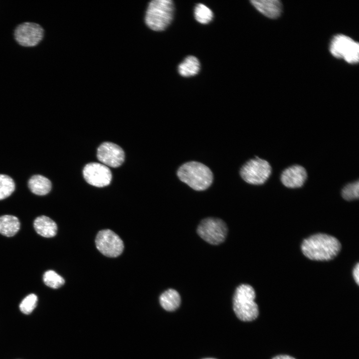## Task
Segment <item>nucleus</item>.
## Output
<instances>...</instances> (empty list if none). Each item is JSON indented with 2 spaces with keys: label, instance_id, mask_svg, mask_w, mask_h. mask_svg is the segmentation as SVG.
<instances>
[{
  "label": "nucleus",
  "instance_id": "obj_1",
  "mask_svg": "<svg viewBox=\"0 0 359 359\" xmlns=\"http://www.w3.org/2000/svg\"><path fill=\"white\" fill-rule=\"evenodd\" d=\"M341 244L335 237L324 233H317L305 239L301 250L309 259L326 261L332 260L340 252Z\"/></svg>",
  "mask_w": 359,
  "mask_h": 359
},
{
  "label": "nucleus",
  "instance_id": "obj_2",
  "mask_svg": "<svg viewBox=\"0 0 359 359\" xmlns=\"http://www.w3.org/2000/svg\"><path fill=\"white\" fill-rule=\"evenodd\" d=\"M177 174L180 180L197 191L204 190L209 187L213 178L208 167L196 161L183 164L178 169Z\"/></svg>",
  "mask_w": 359,
  "mask_h": 359
},
{
  "label": "nucleus",
  "instance_id": "obj_3",
  "mask_svg": "<svg viewBox=\"0 0 359 359\" xmlns=\"http://www.w3.org/2000/svg\"><path fill=\"white\" fill-rule=\"evenodd\" d=\"M256 294L248 284L238 286L233 298V309L237 318L244 322L252 321L259 315L258 307L254 300Z\"/></svg>",
  "mask_w": 359,
  "mask_h": 359
},
{
  "label": "nucleus",
  "instance_id": "obj_4",
  "mask_svg": "<svg viewBox=\"0 0 359 359\" xmlns=\"http://www.w3.org/2000/svg\"><path fill=\"white\" fill-rule=\"evenodd\" d=\"M174 11V3L171 0H152L146 12L145 23L153 30H164L171 23Z\"/></svg>",
  "mask_w": 359,
  "mask_h": 359
},
{
  "label": "nucleus",
  "instance_id": "obj_5",
  "mask_svg": "<svg viewBox=\"0 0 359 359\" xmlns=\"http://www.w3.org/2000/svg\"><path fill=\"white\" fill-rule=\"evenodd\" d=\"M330 51L335 57L344 59L350 64L359 62V43L347 35L339 34L334 36L331 41Z\"/></svg>",
  "mask_w": 359,
  "mask_h": 359
},
{
  "label": "nucleus",
  "instance_id": "obj_6",
  "mask_svg": "<svg viewBox=\"0 0 359 359\" xmlns=\"http://www.w3.org/2000/svg\"><path fill=\"white\" fill-rule=\"evenodd\" d=\"M271 174L270 164L258 157L247 161L240 170L242 179L247 183L254 185L263 184Z\"/></svg>",
  "mask_w": 359,
  "mask_h": 359
},
{
  "label": "nucleus",
  "instance_id": "obj_7",
  "mask_svg": "<svg viewBox=\"0 0 359 359\" xmlns=\"http://www.w3.org/2000/svg\"><path fill=\"white\" fill-rule=\"evenodd\" d=\"M228 232L226 223L221 219L208 217L199 224L197 232L204 241L212 245H218L225 239Z\"/></svg>",
  "mask_w": 359,
  "mask_h": 359
},
{
  "label": "nucleus",
  "instance_id": "obj_8",
  "mask_svg": "<svg viewBox=\"0 0 359 359\" xmlns=\"http://www.w3.org/2000/svg\"><path fill=\"white\" fill-rule=\"evenodd\" d=\"M44 31L39 24L33 22L21 23L15 28L13 36L20 45L31 47L36 46L43 39Z\"/></svg>",
  "mask_w": 359,
  "mask_h": 359
},
{
  "label": "nucleus",
  "instance_id": "obj_9",
  "mask_svg": "<svg viewBox=\"0 0 359 359\" xmlns=\"http://www.w3.org/2000/svg\"><path fill=\"white\" fill-rule=\"evenodd\" d=\"M97 249L104 255L109 257H116L122 253L124 244L122 239L114 232L110 229L100 231L95 239Z\"/></svg>",
  "mask_w": 359,
  "mask_h": 359
},
{
  "label": "nucleus",
  "instance_id": "obj_10",
  "mask_svg": "<svg viewBox=\"0 0 359 359\" xmlns=\"http://www.w3.org/2000/svg\"><path fill=\"white\" fill-rule=\"evenodd\" d=\"M83 174L89 184L96 187L107 186L110 183L112 180L110 170L101 163L88 164L84 168Z\"/></svg>",
  "mask_w": 359,
  "mask_h": 359
},
{
  "label": "nucleus",
  "instance_id": "obj_11",
  "mask_svg": "<svg viewBox=\"0 0 359 359\" xmlns=\"http://www.w3.org/2000/svg\"><path fill=\"white\" fill-rule=\"evenodd\" d=\"M97 157L101 164L112 168L121 166L125 159L123 149L111 142H104L98 148Z\"/></svg>",
  "mask_w": 359,
  "mask_h": 359
},
{
  "label": "nucleus",
  "instance_id": "obj_12",
  "mask_svg": "<svg viewBox=\"0 0 359 359\" xmlns=\"http://www.w3.org/2000/svg\"><path fill=\"white\" fill-rule=\"evenodd\" d=\"M307 178L305 169L299 165L290 166L285 169L280 177L281 182L289 188L302 186Z\"/></svg>",
  "mask_w": 359,
  "mask_h": 359
},
{
  "label": "nucleus",
  "instance_id": "obj_13",
  "mask_svg": "<svg viewBox=\"0 0 359 359\" xmlns=\"http://www.w3.org/2000/svg\"><path fill=\"white\" fill-rule=\"evenodd\" d=\"M250 2L257 10L269 18H278L282 11V3L278 0H253Z\"/></svg>",
  "mask_w": 359,
  "mask_h": 359
},
{
  "label": "nucleus",
  "instance_id": "obj_14",
  "mask_svg": "<svg viewBox=\"0 0 359 359\" xmlns=\"http://www.w3.org/2000/svg\"><path fill=\"white\" fill-rule=\"evenodd\" d=\"M33 226L39 235L46 238L54 236L57 231L56 223L52 219L44 215L36 218L33 222Z\"/></svg>",
  "mask_w": 359,
  "mask_h": 359
},
{
  "label": "nucleus",
  "instance_id": "obj_15",
  "mask_svg": "<svg viewBox=\"0 0 359 359\" xmlns=\"http://www.w3.org/2000/svg\"><path fill=\"white\" fill-rule=\"evenodd\" d=\"M28 185L32 193L38 195L47 194L51 189L49 180L39 175L31 177L28 180Z\"/></svg>",
  "mask_w": 359,
  "mask_h": 359
},
{
  "label": "nucleus",
  "instance_id": "obj_16",
  "mask_svg": "<svg viewBox=\"0 0 359 359\" xmlns=\"http://www.w3.org/2000/svg\"><path fill=\"white\" fill-rule=\"evenodd\" d=\"M20 222L17 217L11 215L0 216V233L5 236H14L20 229Z\"/></svg>",
  "mask_w": 359,
  "mask_h": 359
},
{
  "label": "nucleus",
  "instance_id": "obj_17",
  "mask_svg": "<svg viewBox=\"0 0 359 359\" xmlns=\"http://www.w3.org/2000/svg\"><path fill=\"white\" fill-rule=\"evenodd\" d=\"M160 303L165 310L168 311H175L180 305V295L176 290L173 289H169L161 295Z\"/></svg>",
  "mask_w": 359,
  "mask_h": 359
},
{
  "label": "nucleus",
  "instance_id": "obj_18",
  "mask_svg": "<svg viewBox=\"0 0 359 359\" xmlns=\"http://www.w3.org/2000/svg\"><path fill=\"white\" fill-rule=\"evenodd\" d=\"M199 69V62L193 56H187L178 67L179 73L183 77L194 76L198 73Z\"/></svg>",
  "mask_w": 359,
  "mask_h": 359
},
{
  "label": "nucleus",
  "instance_id": "obj_19",
  "mask_svg": "<svg viewBox=\"0 0 359 359\" xmlns=\"http://www.w3.org/2000/svg\"><path fill=\"white\" fill-rule=\"evenodd\" d=\"M15 189L13 180L8 176L0 174V200L10 195Z\"/></svg>",
  "mask_w": 359,
  "mask_h": 359
},
{
  "label": "nucleus",
  "instance_id": "obj_20",
  "mask_svg": "<svg viewBox=\"0 0 359 359\" xmlns=\"http://www.w3.org/2000/svg\"><path fill=\"white\" fill-rule=\"evenodd\" d=\"M194 17L195 19L202 24H207L213 18L211 10L202 3H198L194 8Z\"/></svg>",
  "mask_w": 359,
  "mask_h": 359
},
{
  "label": "nucleus",
  "instance_id": "obj_21",
  "mask_svg": "<svg viewBox=\"0 0 359 359\" xmlns=\"http://www.w3.org/2000/svg\"><path fill=\"white\" fill-rule=\"evenodd\" d=\"M43 280L44 284L53 289H57L64 285V278L53 270L46 271L43 274Z\"/></svg>",
  "mask_w": 359,
  "mask_h": 359
},
{
  "label": "nucleus",
  "instance_id": "obj_22",
  "mask_svg": "<svg viewBox=\"0 0 359 359\" xmlns=\"http://www.w3.org/2000/svg\"><path fill=\"white\" fill-rule=\"evenodd\" d=\"M342 196L346 200L358 199L359 197V182L357 180L346 184L342 189Z\"/></svg>",
  "mask_w": 359,
  "mask_h": 359
},
{
  "label": "nucleus",
  "instance_id": "obj_23",
  "mask_svg": "<svg viewBox=\"0 0 359 359\" xmlns=\"http://www.w3.org/2000/svg\"><path fill=\"white\" fill-rule=\"evenodd\" d=\"M37 300V297L34 294H30L26 296L20 303V311L26 315L30 314L36 307Z\"/></svg>",
  "mask_w": 359,
  "mask_h": 359
},
{
  "label": "nucleus",
  "instance_id": "obj_24",
  "mask_svg": "<svg viewBox=\"0 0 359 359\" xmlns=\"http://www.w3.org/2000/svg\"><path fill=\"white\" fill-rule=\"evenodd\" d=\"M353 277L356 283L359 285V264L358 263L355 266L353 271Z\"/></svg>",
  "mask_w": 359,
  "mask_h": 359
},
{
  "label": "nucleus",
  "instance_id": "obj_25",
  "mask_svg": "<svg viewBox=\"0 0 359 359\" xmlns=\"http://www.w3.org/2000/svg\"><path fill=\"white\" fill-rule=\"evenodd\" d=\"M272 359H295L294 358L288 355H278Z\"/></svg>",
  "mask_w": 359,
  "mask_h": 359
},
{
  "label": "nucleus",
  "instance_id": "obj_26",
  "mask_svg": "<svg viewBox=\"0 0 359 359\" xmlns=\"http://www.w3.org/2000/svg\"><path fill=\"white\" fill-rule=\"evenodd\" d=\"M212 359V358H206V359Z\"/></svg>",
  "mask_w": 359,
  "mask_h": 359
}]
</instances>
